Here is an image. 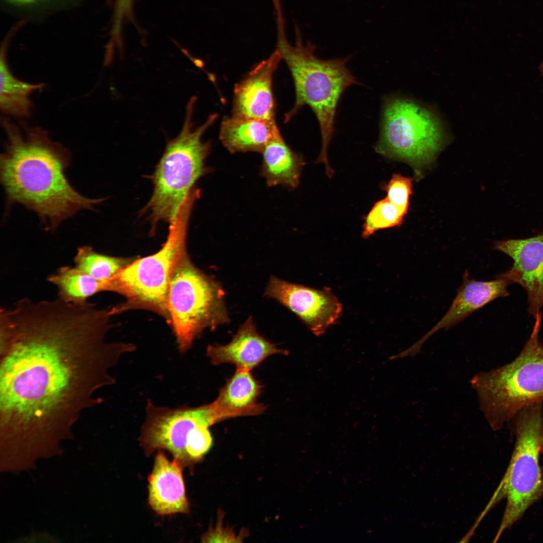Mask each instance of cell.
Instances as JSON below:
<instances>
[{"label": "cell", "instance_id": "1", "mask_svg": "<svg viewBox=\"0 0 543 543\" xmlns=\"http://www.w3.org/2000/svg\"><path fill=\"white\" fill-rule=\"evenodd\" d=\"M109 309L59 298L18 301L0 310V427L5 440H54L69 434L110 370L132 343L108 342Z\"/></svg>", "mask_w": 543, "mask_h": 543}, {"label": "cell", "instance_id": "2", "mask_svg": "<svg viewBox=\"0 0 543 543\" xmlns=\"http://www.w3.org/2000/svg\"><path fill=\"white\" fill-rule=\"evenodd\" d=\"M1 122L7 141L0 176L9 205L19 203L34 211L50 229L104 200L84 197L72 187L65 174L70 152L46 130L5 117Z\"/></svg>", "mask_w": 543, "mask_h": 543}, {"label": "cell", "instance_id": "3", "mask_svg": "<svg viewBox=\"0 0 543 543\" xmlns=\"http://www.w3.org/2000/svg\"><path fill=\"white\" fill-rule=\"evenodd\" d=\"M277 49L291 73L295 85L296 100L293 108L285 116L290 121L304 106H308L318 122L322 139L321 149L317 159L323 163L327 173L332 170L327 159V149L335 131L334 120L337 106L343 92L349 86L358 84L346 67L350 58L323 60L315 54V47L310 42L304 45L296 27V44L287 39L285 20H277Z\"/></svg>", "mask_w": 543, "mask_h": 543}, {"label": "cell", "instance_id": "4", "mask_svg": "<svg viewBox=\"0 0 543 543\" xmlns=\"http://www.w3.org/2000/svg\"><path fill=\"white\" fill-rule=\"evenodd\" d=\"M197 98H190L179 134L169 140L164 152L150 176L153 185L152 195L141 213L148 214L153 233L160 221L170 224L175 219L181 205L197 180L209 171L205 161L211 147L203 142L204 132L216 121L217 114L194 128V111Z\"/></svg>", "mask_w": 543, "mask_h": 543}, {"label": "cell", "instance_id": "5", "mask_svg": "<svg viewBox=\"0 0 543 543\" xmlns=\"http://www.w3.org/2000/svg\"><path fill=\"white\" fill-rule=\"evenodd\" d=\"M200 197L196 190L189 193L175 219L170 224L165 242L152 255L135 259L106 282V291L119 294L125 301L113 307L115 314L129 310H147L166 321V297L173 271L187 253V235L194 205Z\"/></svg>", "mask_w": 543, "mask_h": 543}, {"label": "cell", "instance_id": "6", "mask_svg": "<svg viewBox=\"0 0 543 543\" xmlns=\"http://www.w3.org/2000/svg\"><path fill=\"white\" fill-rule=\"evenodd\" d=\"M541 314L529 338L511 361L471 380L485 419L496 430L522 409L543 402V344L539 339Z\"/></svg>", "mask_w": 543, "mask_h": 543}, {"label": "cell", "instance_id": "7", "mask_svg": "<svg viewBox=\"0 0 543 543\" xmlns=\"http://www.w3.org/2000/svg\"><path fill=\"white\" fill-rule=\"evenodd\" d=\"M166 309L167 322L181 352L189 350L205 329L214 330L229 321L221 286L196 267L188 253L173 271L167 291Z\"/></svg>", "mask_w": 543, "mask_h": 543}, {"label": "cell", "instance_id": "8", "mask_svg": "<svg viewBox=\"0 0 543 543\" xmlns=\"http://www.w3.org/2000/svg\"><path fill=\"white\" fill-rule=\"evenodd\" d=\"M444 138L441 121L434 112L413 101L393 97L385 101L375 149L388 158L409 164L419 179L442 148Z\"/></svg>", "mask_w": 543, "mask_h": 543}, {"label": "cell", "instance_id": "9", "mask_svg": "<svg viewBox=\"0 0 543 543\" xmlns=\"http://www.w3.org/2000/svg\"><path fill=\"white\" fill-rule=\"evenodd\" d=\"M145 413L139 438L145 455L166 450L183 468L191 470L212 445L210 427L220 422L212 403L171 408L148 399Z\"/></svg>", "mask_w": 543, "mask_h": 543}, {"label": "cell", "instance_id": "10", "mask_svg": "<svg viewBox=\"0 0 543 543\" xmlns=\"http://www.w3.org/2000/svg\"><path fill=\"white\" fill-rule=\"evenodd\" d=\"M542 403L519 411L509 422L516 435L513 454L503 481L507 506L500 531L511 526L538 498L543 481L539 464L542 448Z\"/></svg>", "mask_w": 543, "mask_h": 543}, {"label": "cell", "instance_id": "11", "mask_svg": "<svg viewBox=\"0 0 543 543\" xmlns=\"http://www.w3.org/2000/svg\"><path fill=\"white\" fill-rule=\"evenodd\" d=\"M264 294L297 315L317 336L335 324L342 313L341 303L327 287L316 290L272 277Z\"/></svg>", "mask_w": 543, "mask_h": 543}, {"label": "cell", "instance_id": "12", "mask_svg": "<svg viewBox=\"0 0 543 543\" xmlns=\"http://www.w3.org/2000/svg\"><path fill=\"white\" fill-rule=\"evenodd\" d=\"M493 248L513 259L511 268L498 276L525 290L527 311L535 319L543 309V231L529 238L496 241Z\"/></svg>", "mask_w": 543, "mask_h": 543}, {"label": "cell", "instance_id": "13", "mask_svg": "<svg viewBox=\"0 0 543 543\" xmlns=\"http://www.w3.org/2000/svg\"><path fill=\"white\" fill-rule=\"evenodd\" d=\"M281 59V55L276 50L235 85L232 116L276 122L272 82Z\"/></svg>", "mask_w": 543, "mask_h": 543}, {"label": "cell", "instance_id": "14", "mask_svg": "<svg viewBox=\"0 0 543 543\" xmlns=\"http://www.w3.org/2000/svg\"><path fill=\"white\" fill-rule=\"evenodd\" d=\"M512 284L507 279L497 276L490 281L470 279L468 270L463 278L462 286L449 308L441 319L418 341L407 349L397 354L399 358L413 356L419 353L424 342L441 329H448L471 314L492 301L509 295L507 288Z\"/></svg>", "mask_w": 543, "mask_h": 543}, {"label": "cell", "instance_id": "15", "mask_svg": "<svg viewBox=\"0 0 543 543\" xmlns=\"http://www.w3.org/2000/svg\"><path fill=\"white\" fill-rule=\"evenodd\" d=\"M288 353L259 335L251 317L240 327L229 343L209 345L207 349L213 365L228 363L234 365L236 369L250 371L269 356Z\"/></svg>", "mask_w": 543, "mask_h": 543}, {"label": "cell", "instance_id": "16", "mask_svg": "<svg viewBox=\"0 0 543 543\" xmlns=\"http://www.w3.org/2000/svg\"><path fill=\"white\" fill-rule=\"evenodd\" d=\"M182 468L174 459L169 461L160 450L156 455L148 478V499L149 505L157 514L189 513L190 506Z\"/></svg>", "mask_w": 543, "mask_h": 543}, {"label": "cell", "instance_id": "17", "mask_svg": "<svg viewBox=\"0 0 543 543\" xmlns=\"http://www.w3.org/2000/svg\"><path fill=\"white\" fill-rule=\"evenodd\" d=\"M261 386L250 371L236 369L212 403L220 421L233 417L257 415L265 407L257 402Z\"/></svg>", "mask_w": 543, "mask_h": 543}, {"label": "cell", "instance_id": "18", "mask_svg": "<svg viewBox=\"0 0 543 543\" xmlns=\"http://www.w3.org/2000/svg\"><path fill=\"white\" fill-rule=\"evenodd\" d=\"M280 132L276 122L232 115L223 119L219 139L231 153H262L270 140Z\"/></svg>", "mask_w": 543, "mask_h": 543}, {"label": "cell", "instance_id": "19", "mask_svg": "<svg viewBox=\"0 0 543 543\" xmlns=\"http://www.w3.org/2000/svg\"><path fill=\"white\" fill-rule=\"evenodd\" d=\"M261 153V172L268 186L298 187L303 160L288 146L280 132L270 140Z\"/></svg>", "mask_w": 543, "mask_h": 543}, {"label": "cell", "instance_id": "20", "mask_svg": "<svg viewBox=\"0 0 543 543\" xmlns=\"http://www.w3.org/2000/svg\"><path fill=\"white\" fill-rule=\"evenodd\" d=\"M15 26L9 33L2 45L0 55V109L5 115L18 118L31 116L33 104L30 99L34 92L44 86L43 83L32 84L17 78L11 71L7 60V49L13 34L18 29Z\"/></svg>", "mask_w": 543, "mask_h": 543}, {"label": "cell", "instance_id": "21", "mask_svg": "<svg viewBox=\"0 0 543 543\" xmlns=\"http://www.w3.org/2000/svg\"><path fill=\"white\" fill-rule=\"evenodd\" d=\"M47 280L57 287L58 298L67 303L82 304L90 297L106 291V282L93 278L75 266H61Z\"/></svg>", "mask_w": 543, "mask_h": 543}, {"label": "cell", "instance_id": "22", "mask_svg": "<svg viewBox=\"0 0 543 543\" xmlns=\"http://www.w3.org/2000/svg\"><path fill=\"white\" fill-rule=\"evenodd\" d=\"M135 259L102 254L88 245L79 247L73 258L75 266L103 282L112 279Z\"/></svg>", "mask_w": 543, "mask_h": 543}, {"label": "cell", "instance_id": "23", "mask_svg": "<svg viewBox=\"0 0 543 543\" xmlns=\"http://www.w3.org/2000/svg\"><path fill=\"white\" fill-rule=\"evenodd\" d=\"M406 213L386 198L377 202L366 217L362 236L368 238L377 231L401 225Z\"/></svg>", "mask_w": 543, "mask_h": 543}, {"label": "cell", "instance_id": "24", "mask_svg": "<svg viewBox=\"0 0 543 543\" xmlns=\"http://www.w3.org/2000/svg\"><path fill=\"white\" fill-rule=\"evenodd\" d=\"M412 182L413 179L410 177L395 173L383 188L387 194L386 198L406 214L412 193Z\"/></svg>", "mask_w": 543, "mask_h": 543}, {"label": "cell", "instance_id": "25", "mask_svg": "<svg viewBox=\"0 0 543 543\" xmlns=\"http://www.w3.org/2000/svg\"><path fill=\"white\" fill-rule=\"evenodd\" d=\"M74 0H3L6 6L26 14L47 13L64 8Z\"/></svg>", "mask_w": 543, "mask_h": 543}, {"label": "cell", "instance_id": "26", "mask_svg": "<svg viewBox=\"0 0 543 543\" xmlns=\"http://www.w3.org/2000/svg\"><path fill=\"white\" fill-rule=\"evenodd\" d=\"M224 514L222 511L218 513V521L214 528L212 527L202 537L203 542H237L242 541L245 533L241 532L237 535L229 527L222 525Z\"/></svg>", "mask_w": 543, "mask_h": 543}, {"label": "cell", "instance_id": "27", "mask_svg": "<svg viewBox=\"0 0 543 543\" xmlns=\"http://www.w3.org/2000/svg\"><path fill=\"white\" fill-rule=\"evenodd\" d=\"M541 418H542V448H543V402L541 405Z\"/></svg>", "mask_w": 543, "mask_h": 543}, {"label": "cell", "instance_id": "28", "mask_svg": "<svg viewBox=\"0 0 543 543\" xmlns=\"http://www.w3.org/2000/svg\"><path fill=\"white\" fill-rule=\"evenodd\" d=\"M539 71H540V72L541 74H542V75L543 76V62H542V63H541L540 64V65H539Z\"/></svg>", "mask_w": 543, "mask_h": 543}]
</instances>
